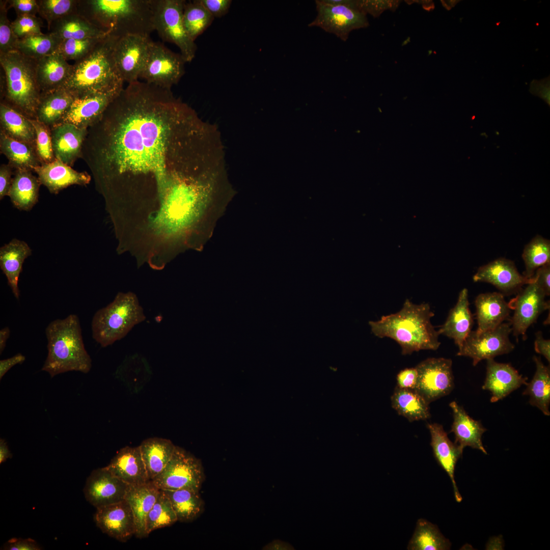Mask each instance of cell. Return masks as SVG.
Returning a JSON list of instances; mask_svg holds the SVG:
<instances>
[{"instance_id": "816d5d0a", "label": "cell", "mask_w": 550, "mask_h": 550, "mask_svg": "<svg viewBox=\"0 0 550 550\" xmlns=\"http://www.w3.org/2000/svg\"><path fill=\"white\" fill-rule=\"evenodd\" d=\"M5 550H40L42 547L32 538H12L1 548Z\"/></svg>"}, {"instance_id": "bcb514c9", "label": "cell", "mask_w": 550, "mask_h": 550, "mask_svg": "<svg viewBox=\"0 0 550 550\" xmlns=\"http://www.w3.org/2000/svg\"><path fill=\"white\" fill-rule=\"evenodd\" d=\"M104 37L63 40L54 53L60 54L67 61L68 60L76 61L89 53Z\"/></svg>"}, {"instance_id": "d6986e66", "label": "cell", "mask_w": 550, "mask_h": 550, "mask_svg": "<svg viewBox=\"0 0 550 550\" xmlns=\"http://www.w3.org/2000/svg\"><path fill=\"white\" fill-rule=\"evenodd\" d=\"M122 89L75 98L59 123H68L88 129L101 117Z\"/></svg>"}, {"instance_id": "ac0fdd59", "label": "cell", "mask_w": 550, "mask_h": 550, "mask_svg": "<svg viewBox=\"0 0 550 550\" xmlns=\"http://www.w3.org/2000/svg\"><path fill=\"white\" fill-rule=\"evenodd\" d=\"M94 519L103 533L121 542L127 541L135 534L134 515L125 500L96 508Z\"/></svg>"}, {"instance_id": "b9f144b4", "label": "cell", "mask_w": 550, "mask_h": 550, "mask_svg": "<svg viewBox=\"0 0 550 550\" xmlns=\"http://www.w3.org/2000/svg\"><path fill=\"white\" fill-rule=\"evenodd\" d=\"M522 258L525 270L523 275L532 278L539 267L550 263V241L537 235L524 247Z\"/></svg>"}, {"instance_id": "2e32d148", "label": "cell", "mask_w": 550, "mask_h": 550, "mask_svg": "<svg viewBox=\"0 0 550 550\" xmlns=\"http://www.w3.org/2000/svg\"><path fill=\"white\" fill-rule=\"evenodd\" d=\"M129 486L104 467L91 472L83 492L86 500L98 508L124 500Z\"/></svg>"}, {"instance_id": "e0dca14e", "label": "cell", "mask_w": 550, "mask_h": 550, "mask_svg": "<svg viewBox=\"0 0 550 550\" xmlns=\"http://www.w3.org/2000/svg\"><path fill=\"white\" fill-rule=\"evenodd\" d=\"M473 280L475 282L491 284L503 295H510L517 293L523 286L533 282L534 279L521 274L512 261L499 258L480 266Z\"/></svg>"}, {"instance_id": "6125c7cd", "label": "cell", "mask_w": 550, "mask_h": 550, "mask_svg": "<svg viewBox=\"0 0 550 550\" xmlns=\"http://www.w3.org/2000/svg\"><path fill=\"white\" fill-rule=\"evenodd\" d=\"M12 454L11 453L7 442L4 439H0V463L6 461L8 458H11Z\"/></svg>"}, {"instance_id": "5b68a950", "label": "cell", "mask_w": 550, "mask_h": 550, "mask_svg": "<svg viewBox=\"0 0 550 550\" xmlns=\"http://www.w3.org/2000/svg\"><path fill=\"white\" fill-rule=\"evenodd\" d=\"M45 334L48 352L42 371L51 377L72 371L89 372L92 360L85 347L79 319L76 314L50 322Z\"/></svg>"}, {"instance_id": "836d02e7", "label": "cell", "mask_w": 550, "mask_h": 550, "mask_svg": "<svg viewBox=\"0 0 550 550\" xmlns=\"http://www.w3.org/2000/svg\"><path fill=\"white\" fill-rule=\"evenodd\" d=\"M0 131L35 147L36 132L31 119L2 102L0 104Z\"/></svg>"}, {"instance_id": "db71d44e", "label": "cell", "mask_w": 550, "mask_h": 550, "mask_svg": "<svg viewBox=\"0 0 550 550\" xmlns=\"http://www.w3.org/2000/svg\"><path fill=\"white\" fill-rule=\"evenodd\" d=\"M530 92L543 99L549 106L550 105V79L549 76L541 80H533L530 86Z\"/></svg>"}, {"instance_id": "11a10c76", "label": "cell", "mask_w": 550, "mask_h": 550, "mask_svg": "<svg viewBox=\"0 0 550 550\" xmlns=\"http://www.w3.org/2000/svg\"><path fill=\"white\" fill-rule=\"evenodd\" d=\"M203 5L214 18H220L229 11L231 0H200Z\"/></svg>"}, {"instance_id": "e7e4bbea", "label": "cell", "mask_w": 550, "mask_h": 550, "mask_svg": "<svg viewBox=\"0 0 550 550\" xmlns=\"http://www.w3.org/2000/svg\"><path fill=\"white\" fill-rule=\"evenodd\" d=\"M10 335V329L8 326H6L0 330V353L3 352L6 346L7 340Z\"/></svg>"}, {"instance_id": "c3c4849f", "label": "cell", "mask_w": 550, "mask_h": 550, "mask_svg": "<svg viewBox=\"0 0 550 550\" xmlns=\"http://www.w3.org/2000/svg\"><path fill=\"white\" fill-rule=\"evenodd\" d=\"M7 1H0V54L16 49L18 39L14 34L7 17Z\"/></svg>"}, {"instance_id": "6f0895ef", "label": "cell", "mask_w": 550, "mask_h": 550, "mask_svg": "<svg viewBox=\"0 0 550 550\" xmlns=\"http://www.w3.org/2000/svg\"><path fill=\"white\" fill-rule=\"evenodd\" d=\"M537 285L544 292L546 296L550 294V263L538 268L534 276Z\"/></svg>"}, {"instance_id": "7bdbcfd3", "label": "cell", "mask_w": 550, "mask_h": 550, "mask_svg": "<svg viewBox=\"0 0 550 550\" xmlns=\"http://www.w3.org/2000/svg\"><path fill=\"white\" fill-rule=\"evenodd\" d=\"M61 41L50 33H42L18 39L16 50L36 60L54 53Z\"/></svg>"}, {"instance_id": "7a4b0ae2", "label": "cell", "mask_w": 550, "mask_h": 550, "mask_svg": "<svg viewBox=\"0 0 550 550\" xmlns=\"http://www.w3.org/2000/svg\"><path fill=\"white\" fill-rule=\"evenodd\" d=\"M76 12L107 35L150 36L155 31L153 0L78 1Z\"/></svg>"}, {"instance_id": "9f6ffc18", "label": "cell", "mask_w": 550, "mask_h": 550, "mask_svg": "<svg viewBox=\"0 0 550 550\" xmlns=\"http://www.w3.org/2000/svg\"><path fill=\"white\" fill-rule=\"evenodd\" d=\"M418 372L415 368L401 370L396 377L397 387L401 389H414L417 381Z\"/></svg>"}, {"instance_id": "1f68e13d", "label": "cell", "mask_w": 550, "mask_h": 550, "mask_svg": "<svg viewBox=\"0 0 550 550\" xmlns=\"http://www.w3.org/2000/svg\"><path fill=\"white\" fill-rule=\"evenodd\" d=\"M149 481L164 469L174 452L176 446L170 439L151 437L139 446Z\"/></svg>"}, {"instance_id": "be15d7a7", "label": "cell", "mask_w": 550, "mask_h": 550, "mask_svg": "<svg viewBox=\"0 0 550 550\" xmlns=\"http://www.w3.org/2000/svg\"><path fill=\"white\" fill-rule=\"evenodd\" d=\"M264 549H294L289 543L280 540H274L267 544Z\"/></svg>"}, {"instance_id": "484cf974", "label": "cell", "mask_w": 550, "mask_h": 550, "mask_svg": "<svg viewBox=\"0 0 550 550\" xmlns=\"http://www.w3.org/2000/svg\"><path fill=\"white\" fill-rule=\"evenodd\" d=\"M475 305L477 332L493 329L509 317L511 309L500 292L480 294L475 299Z\"/></svg>"}, {"instance_id": "9c48e42d", "label": "cell", "mask_w": 550, "mask_h": 550, "mask_svg": "<svg viewBox=\"0 0 550 550\" xmlns=\"http://www.w3.org/2000/svg\"><path fill=\"white\" fill-rule=\"evenodd\" d=\"M317 14L308 24L320 28L346 41L353 30L366 28V14L350 5V0L315 1Z\"/></svg>"}, {"instance_id": "8fae6325", "label": "cell", "mask_w": 550, "mask_h": 550, "mask_svg": "<svg viewBox=\"0 0 550 550\" xmlns=\"http://www.w3.org/2000/svg\"><path fill=\"white\" fill-rule=\"evenodd\" d=\"M186 62L180 53H176L160 42L150 41L147 60L140 75L145 82L171 89L185 73Z\"/></svg>"}, {"instance_id": "277c9868", "label": "cell", "mask_w": 550, "mask_h": 550, "mask_svg": "<svg viewBox=\"0 0 550 550\" xmlns=\"http://www.w3.org/2000/svg\"><path fill=\"white\" fill-rule=\"evenodd\" d=\"M116 37L107 35L86 56L72 65L62 88L74 98L121 90L124 81L116 67L113 48Z\"/></svg>"}, {"instance_id": "d4e9b609", "label": "cell", "mask_w": 550, "mask_h": 550, "mask_svg": "<svg viewBox=\"0 0 550 550\" xmlns=\"http://www.w3.org/2000/svg\"><path fill=\"white\" fill-rule=\"evenodd\" d=\"M453 412V422L450 432L455 435V443L463 450L465 447L478 449L487 454L482 442V436L487 430L480 421L468 415L463 407L455 401L449 404Z\"/></svg>"}, {"instance_id": "91938a15", "label": "cell", "mask_w": 550, "mask_h": 550, "mask_svg": "<svg viewBox=\"0 0 550 550\" xmlns=\"http://www.w3.org/2000/svg\"><path fill=\"white\" fill-rule=\"evenodd\" d=\"M534 341V349L535 351L542 355L550 362V340L543 338L540 331L538 332L536 335Z\"/></svg>"}, {"instance_id": "30bf717a", "label": "cell", "mask_w": 550, "mask_h": 550, "mask_svg": "<svg viewBox=\"0 0 550 550\" xmlns=\"http://www.w3.org/2000/svg\"><path fill=\"white\" fill-rule=\"evenodd\" d=\"M204 479V468L200 459L176 446L164 469L151 481L162 490L188 489L200 491Z\"/></svg>"}, {"instance_id": "603a6c76", "label": "cell", "mask_w": 550, "mask_h": 550, "mask_svg": "<svg viewBox=\"0 0 550 550\" xmlns=\"http://www.w3.org/2000/svg\"><path fill=\"white\" fill-rule=\"evenodd\" d=\"M431 435L430 445L437 463L447 473L452 483L454 497L457 502L462 501L455 480V469L457 460L463 453L459 446L449 438L443 426L437 423L427 424Z\"/></svg>"}, {"instance_id": "8d00e7d4", "label": "cell", "mask_w": 550, "mask_h": 550, "mask_svg": "<svg viewBox=\"0 0 550 550\" xmlns=\"http://www.w3.org/2000/svg\"><path fill=\"white\" fill-rule=\"evenodd\" d=\"M0 151L15 170L34 171L41 162L34 146L12 139L0 131Z\"/></svg>"}, {"instance_id": "83f0119b", "label": "cell", "mask_w": 550, "mask_h": 550, "mask_svg": "<svg viewBox=\"0 0 550 550\" xmlns=\"http://www.w3.org/2000/svg\"><path fill=\"white\" fill-rule=\"evenodd\" d=\"M35 60L41 95L62 88L70 75L72 65L56 53Z\"/></svg>"}, {"instance_id": "f35d334b", "label": "cell", "mask_w": 550, "mask_h": 550, "mask_svg": "<svg viewBox=\"0 0 550 550\" xmlns=\"http://www.w3.org/2000/svg\"><path fill=\"white\" fill-rule=\"evenodd\" d=\"M163 490L171 502L178 521L192 522L204 512L205 503L199 491L188 489Z\"/></svg>"}, {"instance_id": "e575fe53", "label": "cell", "mask_w": 550, "mask_h": 550, "mask_svg": "<svg viewBox=\"0 0 550 550\" xmlns=\"http://www.w3.org/2000/svg\"><path fill=\"white\" fill-rule=\"evenodd\" d=\"M391 400L392 407L410 422L425 420L430 417L429 403L414 389L396 387Z\"/></svg>"}, {"instance_id": "44dd1931", "label": "cell", "mask_w": 550, "mask_h": 550, "mask_svg": "<svg viewBox=\"0 0 550 550\" xmlns=\"http://www.w3.org/2000/svg\"><path fill=\"white\" fill-rule=\"evenodd\" d=\"M33 171L38 175L41 184L54 194L72 185L85 186L91 180V176L87 172H78L56 158L51 162L41 163Z\"/></svg>"}, {"instance_id": "f546056e", "label": "cell", "mask_w": 550, "mask_h": 550, "mask_svg": "<svg viewBox=\"0 0 550 550\" xmlns=\"http://www.w3.org/2000/svg\"><path fill=\"white\" fill-rule=\"evenodd\" d=\"M32 251L23 241L12 239L0 249V267L7 278L8 283L15 297L19 299L20 291L18 286L19 277L25 259L31 255Z\"/></svg>"}, {"instance_id": "3957f363", "label": "cell", "mask_w": 550, "mask_h": 550, "mask_svg": "<svg viewBox=\"0 0 550 550\" xmlns=\"http://www.w3.org/2000/svg\"><path fill=\"white\" fill-rule=\"evenodd\" d=\"M434 315L429 304L417 305L406 299L400 311L370 321L369 324L375 336L394 340L400 346L402 354H410L439 347V335L431 322Z\"/></svg>"}, {"instance_id": "f6af8a7d", "label": "cell", "mask_w": 550, "mask_h": 550, "mask_svg": "<svg viewBox=\"0 0 550 550\" xmlns=\"http://www.w3.org/2000/svg\"><path fill=\"white\" fill-rule=\"evenodd\" d=\"M78 2L75 0L38 1V13L47 22L48 28L53 21L76 12Z\"/></svg>"}, {"instance_id": "4dcf8cb0", "label": "cell", "mask_w": 550, "mask_h": 550, "mask_svg": "<svg viewBox=\"0 0 550 550\" xmlns=\"http://www.w3.org/2000/svg\"><path fill=\"white\" fill-rule=\"evenodd\" d=\"M48 29L49 33L61 41L100 38L107 35L76 11L53 21Z\"/></svg>"}, {"instance_id": "94428289", "label": "cell", "mask_w": 550, "mask_h": 550, "mask_svg": "<svg viewBox=\"0 0 550 550\" xmlns=\"http://www.w3.org/2000/svg\"><path fill=\"white\" fill-rule=\"evenodd\" d=\"M25 360V357L19 353L6 359L0 361V379L13 366L22 364Z\"/></svg>"}, {"instance_id": "7402d4cb", "label": "cell", "mask_w": 550, "mask_h": 550, "mask_svg": "<svg viewBox=\"0 0 550 550\" xmlns=\"http://www.w3.org/2000/svg\"><path fill=\"white\" fill-rule=\"evenodd\" d=\"M50 131L55 157L69 166H73L76 160L81 157L87 129L70 123H62L51 127Z\"/></svg>"}, {"instance_id": "6da1fadb", "label": "cell", "mask_w": 550, "mask_h": 550, "mask_svg": "<svg viewBox=\"0 0 550 550\" xmlns=\"http://www.w3.org/2000/svg\"><path fill=\"white\" fill-rule=\"evenodd\" d=\"M203 124L171 89L138 80L87 129L80 158L107 201L163 207L207 165Z\"/></svg>"}, {"instance_id": "60d3db41", "label": "cell", "mask_w": 550, "mask_h": 550, "mask_svg": "<svg viewBox=\"0 0 550 550\" xmlns=\"http://www.w3.org/2000/svg\"><path fill=\"white\" fill-rule=\"evenodd\" d=\"M182 19L186 33L195 41L197 38L212 24L214 18L200 0H194L185 2Z\"/></svg>"}, {"instance_id": "f907efd6", "label": "cell", "mask_w": 550, "mask_h": 550, "mask_svg": "<svg viewBox=\"0 0 550 550\" xmlns=\"http://www.w3.org/2000/svg\"><path fill=\"white\" fill-rule=\"evenodd\" d=\"M8 6L13 8L17 16L23 15L36 16L39 12L38 1L36 0H12L8 1Z\"/></svg>"}, {"instance_id": "52a82bcc", "label": "cell", "mask_w": 550, "mask_h": 550, "mask_svg": "<svg viewBox=\"0 0 550 550\" xmlns=\"http://www.w3.org/2000/svg\"><path fill=\"white\" fill-rule=\"evenodd\" d=\"M145 319L136 295L130 292H119L111 302L94 314L91 323L92 337L105 347L123 338Z\"/></svg>"}, {"instance_id": "f5cc1de1", "label": "cell", "mask_w": 550, "mask_h": 550, "mask_svg": "<svg viewBox=\"0 0 550 550\" xmlns=\"http://www.w3.org/2000/svg\"><path fill=\"white\" fill-rule=\"evenodd\" d=\"M394 3L378 1H356L357 8L366 14L374 16L379 15L385 9L393 7Z\"/></svg>"}, {"instance_id": "cb8c5ba5", "label": "cell", "mask_w": 550, "mask_h": 550, "mask_svg": "<svg viewBox=\"0 0 550 550\" xmlns=\"http://www.w3.org/2000/svg\"><path fill=\"white\" fill-rule=\"evenodd\" d=\"M105 468L130 486L149 481L139 446L121 449Z\"/></svg>"}, {"instance_id": "7dc6e473", "label": "cell", "mask_w": 550, "mask_h": 550, "mask_svg": "<svg viewBox=\"0 0 550 550\" xmlns=\"http://www.w3.org/2000/svg\"><path fill=\"white\" fill-rule=\"evenodd\" d=\"M36 132L35 148L37 155L41 162L53 161L54 155L50 128L37 119H31Z\"/></svg>"}, {"instance_id": "ffe728a7", "label": "cell", "mask_w": 550, "mask_h": 550, "mask_svg": "<svg viewBox=\"0 0 550 550\" xmlns=\"http://www.w3.org/2000/svg\"><path fill=\"white\" fill-rule=\"evenodd\" d=\"M524 377L510 364L486 360V373L483 390L491 393V402L502 400L522 384L527 385Z\"/></svg>"}, {"instance_id": "4316f807", "label": "cell", "mask_w": 550, "mask_h": 550, "mask_svg": "<svg viewBox=\"0 0 550 550\" xmlns=\"http://www.w3.org/2000/svg\"><path fill=\"white\" fill-rule=\"evenodd\" d=\"M473 318L469 308L468 290L463 288L459 293L456 304L450 310L438 333L453 339L459 348L472 331Z\"/></svg>"}, {"instance_id": "d590c367", "label": "cell", "mask_w": 550, "mask_h": 550, "mask_svg": "<svg viewBox=\"0 0 550 550\" xmlns=\"http://www.w3.org/2000/svg\"><path fill=\"white\" fill-rule=\"evenodd\" d=\"M74 98L64 88L41 95L36 119L51 128L59 123Z\"/></svg>"}, {"instance_id": "ba28073f", "label": "cell", "mask_w": 550, "mask_h": 550, "mask_svg": "<svg viewBox=\"0 0 550 550\" xmlns=\"http://www.w3.org/2000/svg\"><path fill=\"white\" fill-rule=\"evenodd\" d=\"M184 0H153V23L155 31L164 41L176 45L187 62L194 59L197 45L188 35L182 15Z\"/></svg>"}, {"instance_id": "680465c9", "label": "cell", "mask_w": 550, "mask_h": 550, "mask_svg": "<svg viewBox=\"0 0 550 550\" xmlns=\"http://www.w3.org/2000/svg\"><path fill=\"white\" fill-rule=\"evenodd\" d=\"M14 169L9 163L2 164L0 167V199L2 200L8 195L13 178L12 170Z\"/></svg>"}, {"instance_id": "ab89813d", "label": "cell", "mask_w": 550, "mask_h": 550, "mask_svg": "<svg viewBox=\"0 0 550 550\" xmlns=\"http://www.w3.org/2000/svg\"><path fill=\"white\" fill-rule=\"evenodd\" d=\"M451 543L440 532L437 527L424 519H419L407 549L409 550L449 549Z\"/></svg>"}, {"instance_id": "74e56055", "label": "cell", "mask_w": 550, "mask_h": 550, "mask_svg": "<svg viewBox=\"0 0 550 550\" xmlns=\"http://www.w3.org/2000/svg\"><path fill=\"white\" fill-rule=\"evenodd\" d=\"M536 371L531 381L528 383L524 395L530 397L529 403L537 407L542 413L550 415V368L544 365L540 357L534 356Z\"/></svg>"}, {"instance_id": "f1b7e54d", "label": "cell", "mask_w": 550, "mask_h": 550, "mask_svg": "<svg viewBox=\"0 0 550 550\" xmlns=\"http://www.w3.org/2000/svg\"><path fill=\"white\" fill-rule=\"evenodd\" d=\"M159 491V489L152 481L128 487L125 500L132 511L135 524V536L139 538L148 536L146 530V517L156 500Z\"/></svg>"}, {"instance_id": "4fadbf2b", "label": "cell", "mask_w": 550, "mask_h": 550, "mask_svg": "<svg viewBox=\"0 0 550 550\" xmlns=\"http://www.w3.org/2000/svg\"><path fill=\"white\" fill-rule=\"evenodd\" d=\"M452 361L443 358L427 359L416 368L418 378L414 389L430 403L449 394L454 387Z\"/></svg>"}, {"instance_id": "7c38bea8", "label": "cell", "mask_w": 550, "mask_h": 550, "mask_svg": "<svg viewBox=\"0 0 550 550\" xmlns=\"http://www.w3.org/2000/svg\"><path fill=\"white\" fill-rule=\"evenodd\" d=\"M511 332L509 322H503L493 329L484 332L472 331L458 348L457 355L471 358L475 366L482 360L508 353L515 347L509 339Z\"/></svg>"}, {"instance_id": "8992f818", "label": "cell", "mask_w": 550, "mask_h": 550, "mask_svg": "<svg viewBox=\"0 0 550 550\" xmlns=\"http://www.w3.org/2000/svg\"><path fill=\"white\" fill-rule=\"evenodd\" d=\"M0 64L5 79L1 102L31 119H36L41 95L36 60L15 50L0 54Z\"/></svg>"}, {"instance_id": "ee69618b", "label": "cell", "mask_w": 550, "mask_h": 550, "mask_svg": "<svg viewBox=\"0 0 550 550\" xmlns=\"http://www.w3.org/2000/svg\"><path fill=\"white\" fill-rule=\"evenodd\" d=\"M177 521V518L170 499L163 490L159 489L156 500L146 517L147 535L155 530L170 526Z\"/></svg>"}, {"instance_id": "9a60e30c", "label": "cell", "mask_w": 550, "mask_h": 550, "mask_svg": "<svg viewBox=\"0 0 550 550\" xmlns=\"http://www.w3.org/2000/svg\"><path fill=\"white\" fill-rule=\"evenodd\" d=\"M545 296L534 280L520 289L508 303L510 309L513 311L509 323L514 336L524 337L540 315L549 309V301L545 300Z\"/></svg>"}, {"instance_id": "5bb4252c", "label": "cell", "mask_w": 550, "mask_h": 550, "mask_svg": "<svg viewBox=\"0 0 550 550\" xmlns=\"http://www.w3.org/2000/svg\"><path fill=\"white\" fill-rule=\"evenodd\" d=\"M151 40L149 36L140 35L116 38L114 60L124 82L128 84L138 80L147 60Z\"/></svg>"}, {"instance_id": "d6a6232c", "label": "cell", "mask_w": 550, "mask_h": 550, "mask_svg": "<svg viewBox=\"0 0 550 550\" xmlns=\"http://www.w3.org/2000/svg\"><path fill=\"white\" fill-rule=\"evenodd\" d=\"M41 185L32 171L15 170L8 196L17 209L30 210L38 202Z\"/></svg>"}, {"instance_id": "681fc988", "label": "cell", "mask_w": 550, "mask_h": 550, "mask_svg": "<svg viewBox=\"0 0 550 550\" xmlns=\"http://www.w3.org/2000/svg\"><path fill=\"white\" fill-rule=\"evenodd\" d=\"M42 22L36 16H17L11 22L13 32L18 39L42 34Z\"/></svg>"}]
</instances>
